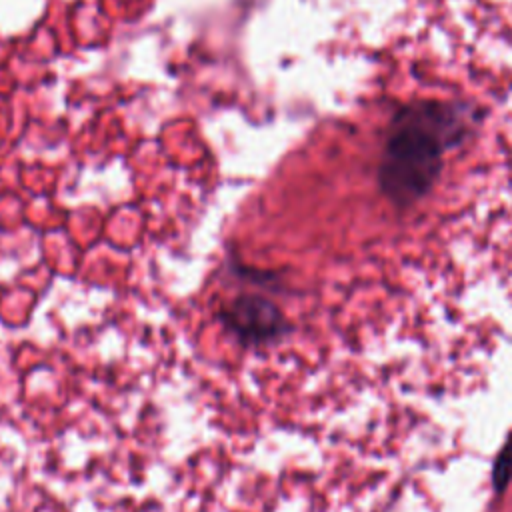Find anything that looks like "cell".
<instances>
[{"label":"cell","mask_w":512,"mask_h":512,"mask_svg":"<svg viewBox=\"0 0 512 512\" xmlns=\"http://www.w3.org/2000/svg\"><path fill=\"white\" fill-rule=\"evenodd\" d=\"M450 130L448 110L436 104H416L396 116L380 166L382 188L392 200L412 202L432 186Z\"/></svg>","instance_id":"obj_1"},{"label":"cell","mask_w":512,"mask_h":512,"mask_svg":"<svg viewBox=\"0 0 512 512\" xmlns=\"http://www.w3.org/2000/svg\"><path fill=\"white\" fill-rule=\"evenodd\" d=\"M216 320L244 346H264L290 332V324L276 302L248 292L222 302Z\"/></svg>","instance_id":"obj_2"}]
</instances>
